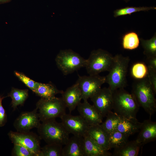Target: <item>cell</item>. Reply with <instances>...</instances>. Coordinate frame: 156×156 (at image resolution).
I'll return each instance as SVG.
<instances>
[{
    "label": "cell",
    "instance_id": "6da1fadb",
    "mask_svg": "<svg viewBox=\"0 0 156 156\" xmlns=\"http://www.w3.org/2000/svg\"><path fill=\"white\" fill-rule=\"evenodd\" d=\"M131 93L140 107L149 115L150 119L156 111L155 94L149 81L147 76L136 79L133 83Z\"/></svg>",
    "mask_w": 156,
    "mask_h": 156
},
{
    "label": "cell",
    "instance_id": "7a4b0ae2",
    "mask_svg": "<svg viewBox=\"0 0 156 156\" xmlns=\"http://www.w3.org/2000/svg\"><path fill=\"white\" fill-rule=\"evenodd\" d=\"M129 57L121 54L114 57L113 62L109 73L105 76V82L113 93L119 89L123 88L127 85V76Z\"/></svg>",
    "mask_w": 156,
    "mask_h": 156
},
{
    "label": "cell",
    "instance_id": "3957f363",
    "mask_svg": "<svg viewBox=\"0 0 156 156\" xmlns=\"http://www.w3.org/2000/svg\"><path fill=\"white\" fill-rule=\"evenodd\" d=\"M112 94L114 112L123 118L137 119L136 116L140 106L132 93L123 88L115 90Z\"/></svg>",
    "mask_w": 156,
    "mask_h": 156
},
{
    "label": "cell",
    "instance_id": "277c9868",
    "mask_svg": "<svg viewBox=\"0 0 156 156\" xmlns=\"http://www.w3.org/2000/svg\"><path fill=\"white\" fill-rule=\"evenodd\" d=\"M37 128L41 139L47 144L65 145L69 139V133L61 122L52 119L42 122Z\"/></svg>",
    "mask_w": 156,
    "mask_h": 156
},
{
    "label": "cell",
    "instance_id": "5b68a950",
    "mask_svg": "<svg viewBox=\"0 0 156 156\" xmlns=\"http://www.w3.org/2000/svg\"><path fill=\"white\" fill-rule=\"evenodd\" d=\"M39 110L40 120L42 122L57 118H60L65 114L66 107L61 98L50 99L41 98L36 104Z\"/></svg>",
    "mask_w": 156,
    "mask_h": 156
},
{
    "label": "cell",
    "instance_id": "8992f818",
    "mask_svg": "<svg viewBox=\"0 0 156 156\" xmlns=\"http://www.w3.org/2000/svg\"><path fill=\"white\" fill-rule=\"evenodd\" d=\"M55 61L59 69L66 75L85 67L87 60L72 50L68 49L60 50Z\"/></svg>",
    "mask_w": 156,
    "mask_h": 156
},
{
    "label": "cell",
    "instance_id": "52a82bcc",
    "mask_svg": "<svg viewBox=\"0 0 156 156\" xmlns=\"http://www.w3.org/2000/svg\"><path fill=\"white\" fill-rule=\"evenodd\" d=\"M114 57L108 51L101 49L91 51L87 60L85 67L89 75H98L109 71L112 65Z\"/></svg>",
    "mask_w": 156,
    "mask_h": 156
},
{
    "label": "cell",
    "instance_id": "ba28073f",
    "mask_svg": "<svg viewBox=\"0 0 156 156\" xmlns=\"http://www.w3.org/2000/svg\"><path fill=\"white\" fill-rule=\"evenodd\" d=\"M14 144L23 146L34 154L40 156L41 147L40 138L35 133L30 132H14L10 131L8 134Z\"/></svg>",
    "mask_w": 156,
    "mask_h": 156
},
{
    "label": "cell",
    "instance_id": "9c48e42d",
    "mask_svg": "<svg viewBox=\"0 0 156 156\" xmlns=\"http://www.w3.org/2000/svg\"><path fill=\"white\" fill-rule=\"evenodd\" d=\"M105 76L99 74L79 76L76 82L81 91L82 99L88 100L101 88L105 82Z\"/></svg>",
    "mask_w": 156,
    "mask_h": 156
},
{
    "label": "cell",
    "instance_id": "30bf717a",
    "mask_svg": "<svg viewBox=\"0 0 156 156\" xmlns=\"http://www.w3.org/2000/svg\"><path fill=\"white\" fill-rule=\"evenodd\" d=\"M60 118L61 122L70 134L83 138L87 135L90 125L80 115L66 113Z\"/></svg>",
    "mask_w": 156,
    "mask_h": 156
},
{
    "label": "cell",
    "instance_id": "8fae6325",
    "mask_svg": "<svg viewBox=\"0 0 156 156\" xmlns=\"http://www.w3.org/2000/svg\"><path fill=\"white\" fill-rule=\"evenodd\" d=\"M112 93L108 87L101 88L90 98L93 105L103 118L113 109Z\"/></svg>",
    "mask_w": 156,
    "mask_h": 156
},
{
    "label": "cell",
    "instance_id": "7c38bea8",
    "mask_svg": "<svg viewBox=\"0 0 156 156\" xmlns=\"http://www.w3.org/2000/svg\"><path fill=\"white\" fill-rule=\"evenodd\" d=\"M37 111L36 108L32 111L24 112L21 113L13 123L17 131H29L31 129L39 127L40 122Z\"/></svg>",
    "mask_w": 156,
    "mask_h": 156
},
{
    "label": "cell",
    "instance_id": "4fadbf2b",
    "mask_svg": "<svg viewBox=\"0 0 156 156\" xmlns=\"http://www.w3.org/2000/svg\"><path fill=\"white\" fill-rule=\"evenodd\" d=\"M77 107L79 115L90 126L100 124L102 122L103 118L88 100L80 102Z\"/></svg>",
    "mask_w": 156,
    "mask_h": 156
},
{
    "label": "cell",
    "instance_id": "5bb4252c",
    "mask_svg": "<svg viewBox=\"0 0 156 156\" xmlns=\"http://www.w3.org/2000/svg\"><path fill=\"white\" fill-rule=\"evenodd\" d=\"M61 94V98L70 113L75 109L82 99L81 91L76 82Z\"/></svg>",
    "mask_w": 156,
    "mask_h": 156
},
{
    "label": "cell",
    "instance_id": "9a60e30c",
    "mask_svg": "<svg viewBox=\"0 0 156 156\" xmlns=\"http://www.w3.org/2000/svg\"><path fill=\"white\" fill-rule=\"evenodd\" d=\"M139 133L136 140L142 145L155 141L156 138V122L150 119L142 123Z\"/></svg>",
    "mask_w": 156,
    "mask_h": 156
},
{
    "label": "cell",
    "instance_id": "2e32d148",
    "mask_svg": "<svg viewBox=\"0 0 156 156\" xmlns=\"http://www.w3.org/2000/svg\"><path fill=\"white\" fill-rule=\"evenodd\" d=\"M64 145L62 156H85L83 137L73 135Z\"/></svg>",
    "mask_w": 156,
    "mask_h": 156
},
{
    "label": "cell",
    "instance_id": "e0dca14e",
    "mask_svg": "<svg viewBox=\"0 0 156 156\" xmlns=\"http://www.w3.org/2000/svg\"><path fill=\"white\" fill-rule=\"evenodd\" d=\"M85 156H111L112 154L104 148L89 135L83 138Z\"/></svg>",
    "mask_w": 156,
    "mask_h": 156
},
{
    "label": "cell",
    "instance_id": "ac0fdd59",
    "mask_svg": "<svg viewBox=\"0 0 156 156\" xmlns=\"http://www.w3.org/2000/svg\"><path fill=\"white\" fill-rule=\"evenodd\" d=\"M87 135L107 151L110 149L108 133L101 127V124L90 126Z\"/></svg>",
    "mask_w": 156,
    "mask_h": 156
},
{
    "label": "cell",
    "instance_id": "d6986e66",
    "mask_svg": "<svg viewBox=\"0 0 156 156\" xmlns=\"http://www.w3.org/2000/svg\"><path fill=\"white\" fill-rule=\"evenodd\" d=\"M142 123L137 119H129L121 116L116 129L129 137L139 131Z\"/></svg>",
    "mask_w": 156,
    "mask_h": 156
},
{
    "label": "cell",
    "instance_id": "ffe728a7",
    "mask_svg": "<svg viewBox=\"0 0 156 156\" xmlns=\"http://www.w3.org/2000/svg\"><path fill=\"white\" fill-rule=\"evenodd\" d=\"M142 145L136 140L128 141L122 146L114 149L112 155L137 156Z\"/></svg>",
    "mask_w": 156,
    "mask_h": 156
},
{
    "label": "cell",
    "instance_id": "44dd1931",
    "mask_svg": "<svg viewBox=\"0 0 156 156\" xmlns=\"http://www.w3.org/2000/svg\"><path fill=\"white\" fill-rule=\"evenodd\" d=\"M63 92L62 90L58 89L51 83H44L38 82L34 93L41 98L50 99L55 97V95L57 94H62Z\"/></svg>",
    "mask_w": 156,
    "mask_h": 156
},
{
    "label": "cell",
    "instance_id": "7402d4cb",
    "mask_svg": "<svg viewBox=\"0 0 156 156\" xmlns=\"http://www.w3.org/2000/svg\"><path fill=\"white\" fill-rule=\"evenodd\" d=\"M28 96L27 89L22 90L12 88L11 92L6 97L11 98L12 107L15 110L18 105H23Z\"/></svg>",
    "mask_w": 156,
    "mask_h": 156
},
{
    "label": "cell",
    "instance_id": "603a6c76",
    "mask_svg": "<svg viewBox=\"0 0 156 156\" xmlns=\"http://www.w3.org/2000/svg\"><path fill=\"white\" fill-rule=\"evenodd\" d=\"M129 137L117 129L108 133L109 143L110 149L119 148L127 143Z\"/></svg>",
    "mask_w": 156,
    "mask_h": 156
},
{
    "label": "cell",
    "instance_id": "cb8c5ba5",
    "mask_svg": "<svg viewBox=\"0 0 156 156\" xmlns=\"http://www.w3.org/2000/svg\"><path fill=\"white\" fill-rule=\"evenodd\" d=\"M140 39L138 34L134 31H130L124 34L122 37V45L124 49L133 50L139 46Z\"/></svg>",
    "mask_w": 156,
    "mask_h": 156
},
{
    "label": "cell",
    "instance_id": "d4e9b609",
    "mask_svg": "<svg viewBox=\"0 0 156 156\" xmlns=\"http://www.w3.org/2000/svg\"><path fill=\"white\" fill-rule=\"evenodd\" d=\"M156 9V7L155 6H127L114 10L113 12V16L114 18H117L127 15H131L135 12L148 11Z\"/></svg>",
    "mask_w": 156,
    "mask_h": 156
},
{
    "label": "cell",
    "instance_id": "484cf974",
    "mask_svg": "<svg viewBox=\"0 0 156 156\" xmlns=\"http://www.w3.org/2000/svg\"><path fill=\"white\" fill-rule=\"evenodd\" d=\"M106 117V118L105 121L102 122L101 125L102 128L109 133L116 129L121 116L111 111L108 113Z\"/></svg>",
    "mask_w": 156,
    "mask_h": 156
},
{
    "label": "cell",
    "instance_id": "4316f807",
    "mask_svg": "<svg viewBox=\"0 0 156 156\" xmlns=\"http://www.w3.org/2000/svg\"><path fill=\"white\" fill-rule=\"evenodd\" d=\"M142 46L144 49L143 53L146 57L156 56V33L150 39L140 38Z\"/></svg>",
    "mask_w": 156,
    "mask_h": 156
},
{
    "label": "cell",
    "instance_id": "83f0119b",
    "mask_svg": "<svg viewBox=\"0 0 156 156\" xmlns=\"http://www.w3.org/2000/svg\"><path fill=\"white\" fill-rule=\"evenodd\" d=\"M63 148L59 144H47L41 148L40 156H62Z\"/></svg>",
    "mask_w": 156,
    "mask_h": 156
},
{
    "label": "cell",
    "instance_id": "f1b7e54d",
    "mask_svg": "<svg viewBox=\"0 0 156 156\" xmlns=\"http://www.w3.org/2000/svg\"><path fill=\"white\" fill-rule=\"evenodd\" d=\"M131 74L136 79H140L146 77L148 69L146 64L142 62H138L134 64L131 69Z\"/></svg>",
    "mask_w": 156,
    "mask_h": 156
},
{
    "label": "cell",
    "instance_id": "f546056e",
    "mask_svg": "<svg viewBox=\"0 0 156 156\" xmlns=\"http://www.w3.org/2000/svg\"><path fill=\"white\" fill-rule=\"evenodd\" d=\"M14 73L19 80L34 92L36 88L38 82L31 79L23 73L15 71Z\"/></svg>",
    "mask_w": 156,
    "mask_h": 156
},
{
    "label": "cell",
    "instance_id": "4dcf8cb0",
    "mask_svg": "<svg viewBox=\"0 0 156 156\" xmlns=\"http://www.w3.org/2000/svg\"><path fill=\"white\" fill-rule=\"evenodd\" d=\"M12 156H36L35 155L24 147L14 144L11 152Z\"/></svg>",
    "mask_w": 156,
    "mask_h": 156
},
{
    "label": "cell",
    "instance_id": "1f68e13d",
    "mask_svg": "<svg viewBox=\"0 0 156 156\" xmlns=\"http://www.w3.org/2000/svg\"><path fill=\"white\" fill-rule=\"evenodd\" d=\"M148 68L147 77L153 90L156 93V70Z\"/></svg>",
    "mask_w": 156,
    "mask_h": 156
},
{
    "label": "cell",
    "instance_id": "d6a6232c",
    "mask_svg": "<svg viewBox=\"0 0 156 156\" xmlns=\"http://www.w3.org/2000/svg\"><path fill=\"white\" fill-rule=\"evenodd\" d=\"M6 96H2L0 95V127H2L5 125L7 121V116L5 110L2 105V101Z\"/></svg>",
    "mask_w": 156,
    "mask_h": 156
},
{
    "label": "cell",
    "instance_id": "836d02e7",
    "mask_svg": "<svg viewBox=\"0 0 156 156\" xmlns=\"http://www.w3.org/2000/svg\"><path fill=\"white\" fill-rule=\"evenodd\" d=\"M146 62L147 67L156 70V56L146 57Z\"/></svg>",
    "mask_w": 156,
    "mask_h": 156
},
{
    "label": "cell",
    "instance_id": "e575fe53",
    "mask_svg": "<svg viewBox=\"0 0 156 156\" xmlns=\"http://www.w3.org/2000/svg\"><path fill=\"white\" fill-rule=\"evenodd\" d=\"M12 0H0V4L7 3L10 2Z\"/></svg>",
    "mask_w": 156,
    "mask_h": 156
},
{
    "label": "cell",
    "instance_id": "d590c367",
    "mask_svg": "<svg viewBox=\"0 0 156 156\" xmlns=\"http://www.w3.org/2000/svg\"><path fill=\"white\" fill-rule=\"evenodd\" d=\"M126 3H128L132 0H122Z\"/></svg>",
    "mask_w": 156,
    "mask_h": 156
}]
</instances>
